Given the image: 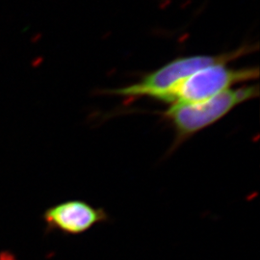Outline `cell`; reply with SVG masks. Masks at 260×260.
I'll return each instance as SVG.
<instances>
[{
    "label": "cell",
    "instance_id": "2",
    "mask_svg": "<svg viewBox=\"0 0 260 260\" xmlns=\"http://www.w3.org/2000/svg\"><path fill=\"white\" fill-rule=\"evenodd\" d=\"M252 50L253 46L244 45L230 52L215 55H193L177 58L144 76L138 83L111 90L107 93L123 98L147 96L159 101L171 88L195 74L196 72L215 64H229L240 57L250 54Z\"/></svg>",
    "mask_w": 260,
    "mask_h": 260
},
{
    "label": "cell",
    "instance_id": "4",
    "mask_svg": "<svg viewBox=\"0 0 260 260\" xmlns=\"http://www.w3.org/2000/svg\"><path fill=\"white\" fill-rule=\"evenodd\" d=\"M108 215L83 201H69L47 210L45 220L48 228L69 235H79L107 221Z\"/></svg>",
    "mask_w": 260,
    "mask_h": 260
},
{
    "label": "cell",
    "instance_id": "3",
    "mask_svg": "<svg viewBox=\"0 0 260 260\" xmlns=\"http://www.w3.org/2000/svg\"><path fill=\"white\" fill-rule=\"evenodd\" d=\"M258 76L257 67L235 69L228 64H215L196 72L175 85L159 102L173 104L203 102L237 84L256 80Z\"/></svg>",
    "mask_w": 260,
    "mask_h": 260
},
{
    "label": "cell",
    "instance_id": "1",
    "mask_svg": "<svg viewBox=\"0 0 260 260\" xmlns=\"http://www.w3.org/2000/svg\"><path fill=\"white\" fill-rule=\"evenodd\" d=\"M259 95V86L249 85L229 89L208 100L193 103H175L164 112L177 134V145L209 127L242 103Z\"/></svg>",
    "mask_w": 260,
    "mask_h": 260
}]
</instances>
